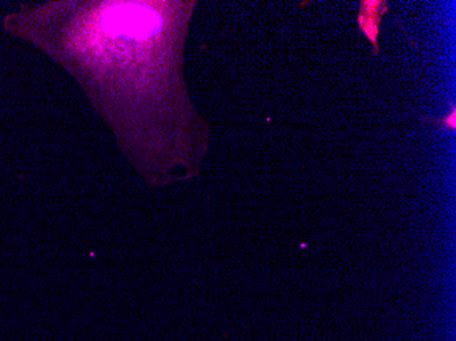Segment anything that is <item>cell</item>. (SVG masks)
I'll use <instances>...</instances> for the list:
<instances>
[{
  "mask_svg": "<svg viewBox=\"0 0 456 341\" xmlns=\"http://www.w3.org/2000/svg\"><path fill=\"white\" fill-rule=\"evenodd\" d=\"M196 2H48L4 29L79 79L151 183L199 173L208 126L194 111L182 51Z\"/></svg>",
  "mask_w": 456,
  "mask_h": 341,
  "instance_id": "obj_1",
  "label": "cell"
},
{
  "mask_svg": "<svg viewBox=\"0 0 456 341\" xmlns=\"http://www.w3.org/2000/svg\"><path fill=\"white\" fill-rule=\"evenodd\" d=\"M387 9H388V4L384 0L383 2L381 0H363L360 4L357 18L358 28L370 41L375 55H378L379 53V30H380V22Z\"/></svg>",
  "mask_w": 456,
  "mask_h": 341,
  "instance_id": "obj_2",
  "label": "cell"
},
{
  "mask_svg": "<svg viewBox=\"0 0 456 341\" xmlns=\"http://www.w3.org/2000/svg\"><path fill=\"white\" fill-rule=\"evenodd\" d=\"M455 107H452L451 110V114L447 115L443 120H432L433 123L436 126H440V127H445V129L455 130Z\"/></svg>",
  "mask_w": 456,
  "mask_h": 341,
  "instance_id": "obj_3",
  "label": "cell"
}]
</instances>
